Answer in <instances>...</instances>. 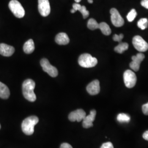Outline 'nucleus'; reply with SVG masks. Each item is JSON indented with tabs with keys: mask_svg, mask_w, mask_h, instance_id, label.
Returning a JSON list of instances; mask_svg holds the SVG:
<instances>
[{
	"mask_svg": "<svg viewBox=\"0 0 148 148\" xmlns=\"http://www.w3.org/2000/svg\"><path fill=\"white\" fill-rule=\"evenodd\" d=\"M138 27L142 30H145L148 27V20L147 18H142L138 21Z\"/></svg>",
	"mask_w": 148,
	"mask_h": 148,
	"instance_id": "4be33fe9",
	"label": "nucleus"
},
{
	"mask_svg": "<svg viewBox=\"0 0 148 148\" xmlns=\"http://www.w3.org/2000/svg\"><path fill=\"white\" fill-rule=\"evenodd\" d=\"M96 113L97 112L95 110H92L90 111V114L87 116H86L84 119L82 126L85 128H88L93 126V122L95 120Z\"/></svg>",
	"mask_w": 148,
	"mask_h": 148,
	"instance_id": "ddd939ff",
	"label": "nucleus"
},
{
	"mask_svg": "<svg viewBox=\"0 0 148 148\" xmlns=\"http://www.w3.org/2000/svg\"><path fill=\"white\" fill-rule=\"evenodd\" d=\"M145 58V56L143 53H138L136 56H134L132 57V61L130 64V66L134 71H138L140 68V65L141 62Z\"/></svg>",
	"mask_w": 148,
	"mask_h": 148,
	"instance_id": "9d476101",
	"label": "nucleus"
},
{
	"mask_svg": "<svg viewBox=\"0 0 148 148\" xmlns=\"http://www.w3.org/2000/svg\"><path fill=\"white\" fill-rule=\"evenodd\" d=\"M123 35L122 34H120V35L115 34L112 37L113 40L115 41H117V42H121L122 40L123 39Z\"/></svg>",
	"mask_w": 148,
	"mask_h": 148,
	"instance_id": "393cba45",
	"label": "nucleus"
},
{
	"mask_svg": "<svg viewBox=\"0 0 148 148\" xmlns=\"http://www.w3.org/2000/svg\"><path fill=\"white\" fill-rule=\"evenodd\" d=\"M55 41L59 45H66L70 41L68 35L65 32H60L57 35L55 38Z\"/></svg>",
	"mask_w": 148,
	"mask_h": 148,
	"instance_id": "2eb2a0df",
	"label": "nucleus"
},
{
	"mask_svg": "<svg viewBox=\"0 0 148 148\" xmlns=\"http://www.w3.org/2000/svg\"><path fill=\"white\" fill-rule=\"evenodd\" d=\"M15 52V49L12 46L5 43H0V54L5 57H10Z\"/></svg>",
	"mask_w": 148,
	"mask_h": 148,
	"instance_id": "4468645a",
	"label": "nucleus"
},
{
	"mask_svg": "<svg viewBox=\"0 0 148 148\" xmlns=\"http://www.w3.org/2000/svg\"><path fill=\"white\" fill-rule=\"evenodd\" d=\"M123 80L125 86L128 88H133L137 82L136 75L132 71L127 70L123 74Z\"/></svg>",
	"mask_w": 148,
	"mask_h": 148,
	"instance_id": "423d86ee",
	"label": "nucleus"
},
{
	"mask_svg": "<svg viewBox=\"0 0 148 148\" xmlns=\"http://www.w3.org/2000/svg\"><path fill=\"white\" fill-rule=\"evenodd\" d=\"M111 21L112 24L116 27H121L124 24V20L122 18L119 11L116 8H112L110 10Z\"/></svg>",
	"mask_w": 148,
	"mask_h": 148,
	"instance_id": "6e6552de",
	"label": "nucleus"
},
{
	"mask_svg": "<svg viewBox=\"0 0 148 148\" xmlns=\"http://www.w3.org/2000/svg\"><path fill=\"white\" fill-rule=\"evenodd\" d=\"M142 111L144 115H148V103L142 106Z\"/></svg>",
	"mask_w": 148,
	"mask_h": 148,
	"instance_id": "bb28decb",
	"label": "nucleus"
},
{
	"mask_svg": "<svg viewBox=\"0 0 148 148\" xmlns=\"http://www.w3.org/2000/svg\"><path fill=\"white\" fill-rule=\"evenodd\" d=\"M76 3H79V2L81 1V0H75Z\"/></svg>",
	"mask_w": 148,
	"mask_h": 148,
	"instance_id": "2f4dec72",
	"label": "nucleus"
},
{
	"mask_svg": "<svg viewBox=\"0 0 148 148\" xmlns=\"http://www.w3.org/2000/svg\"><path fill=\"white\" fill-rule=\"evenodd\" d=\"M38 9L43 16H47L51 12V7L48 0H38Z\"/></svg>",
	"mask_w": 148,
	"mask_h": 148,
	"instance_id": "1a4fd4ad",
	"label": "nucleus"
},
{
	"mask_svg": "<svg viewBox=\"0 0 148 148\" xmlns=\"http://www.w3.org/2000/svg\"><path fill=\"white\" fill-rule=\"evenodd\" d=\"M128 44L127 43L121 42L117 45L116 47L114 48L115 51L117 53L121 54L123 53L125 51L128 49Z\"/></svg>",
	"mask_w": 148,
	"mask_h": 148,
	"instance_id": "6ab92c4d",
	"label": "nucleus"
},
{
	"mask_svg": "<svg viewBox=\"0 0 148 148\" xmlns=\"http://www.w3.org/2000/svg\"><path fill=\"white\" fill-rule=\"evenodd\" d=\"M132 43L134 47L140 52H146L148 49V43L140 36L133 37Z\"/></svg>",
	"mask_w": 148,
	"mask_h": 148,
	"instance_id": "0eeeda50",
	"label": "nucleus"
},
{
	"mask_svg": "<svg viewBox=\"0 0 148 148\" xmlns=\"http://www.w3.org/2000/svg\"><path fill=\"white\" fill-rule=\"evenodd\" d=\"M78 62L81 66L90 68L95 66L98 63V60L96 58L93 57L90 54L85 53L79 56Z\"/></svg>",
	"mask_w": 148,
	"mask_h": 148,
	"instance_id": "7ed1b4c3",
	"label": "nucleus"
},
{
	"mask_svg": "<svg viewBox=\"0 0 148 148\" xmlns=\"http://www.w3.org/2000/svg\"><path fill=\"white\" fill-rule=\"evenodd\" d=\"M88 93L92 95H97L100 92V84L98 79H95L90 83L86 87Z\"/></svg>",
	"mask_w": 148,
	"mask_h": 148,
	"instance_id": "f8f14e48",
	"label": "nucleus"
},
{
	"mask_svg": "<svg viewBox=\"0 0 148 148\" xmlns=\"http://www.w3.org/2000/svg\"><path fill=\"white\" fill-rule=\"evenodd\" d=\"M143 138L144 139L148 141V130L143 133Z\"/></svg>",
	"mask_w": 148,
	"mask_h": 148,
	"instance_id": "c756f323",
	"label": "nucleus"
},
{
	"mask_svg": "<svg viewBox=\"0 0 148 148\" xmlns=\"http://www.w3.org/2000/svg\"><path fill=\"white\" fill-rule=\"evenodd\" d=\"M99 29L101 30V32L105 35L108 36L111 34V29L110 28L109 25L107 24L105 22H102L99 24Z\"/></svg>",
	"mask_w": 148,
	"mask_h": 148,
	"instance_id": "a211bd4d",
	"label": "nucleus"
},
{
	"mask_svg": "<svg viewBox=\"0 0 148 148\" xmlns=\"http://www.w3.org/2000/svg\"><path fill=\"white\" fill-rule=\"evenodd\" d=\"M79 11L81 13V14H82V16H83V18L84 19L87 18L90 15L89 11L87 10V9H86V8L85 5H81L80 7L79 10Z\"/></svg>",
	"mask_w": 148,
	"mask_h": 148,
	"instance_id": "b1692460",
	"label": "nucleus"
},
{
	"mask_svg": "<svg viewBox=\"0 0 148 148\" xmlns=\"http://www.w3.org/2000/svg\"><path fill=\"white\" fill-rule=\"evenodd\" d=\"M88 2L90 3H93V0H88Z\"/></svg>",
	"mask_w": 148,
	"mask_h": 148,
	"instance_id": "7c9ffc66",
	"label": "nucleus"
},
{
	"mask_svg": "<svg viewBox=\"0 0 148 148\" xmlns=\"http://www.w3.org/2000/svg\"><path fill=\"white\" fill-rule=\"evenodd\" d=\"M40 64L43 70L47 73L51 77H55L58 76V70L50 64L47 59H42L40 62Z\"/></svg>",
	"mask_w": 148,
	"mask_h": 148,
	"instance_id": "39448f33",
	"label": "nucleus"
},
{
	"mask_svg": "<svg viewBox=\"0 0 148 148\" xmlns=\"http://www.w3.org/2000/svg\"><path fill=\"white\" fill-rule=\"evenodd\" d=\"M60 148H73V147L68 143H64L61 144Z\"/></svg>",
	"mask_w": 148,
	"mask_h": 148,
	"instance_id": "cd10ccee",
	"label": "nucleus"
},
{
	"mask_svg": "<svg viewBox=\"0 0 148 148\" xmlns=\"http://www.w3.org/2000/svg\"><path fill=\"white\" fill-rule=\"evenodd\" d=\"M117 120L120 123H128L130 121L131 117L128 114L121 113L117 115Z\"/></svg>",
	"mask_w": 148,
	"mask_h": 148,
	"instance_id": "aec40b11",
	"label": "nucleus"
},
{
	"mask_svg": "<svg viewBox=\"0 0 148 148\" xmlns=\"http://www.w3.org/2000/svg\"><path fill=\"white\" fill-rule=\"evenodd\" d=\"M87 27L90 30H95V29H99V24L97 23V21H96L95 19L91 18V19H90L89 21H88Z\"/></svg>",
	"mask_w": 148,
	"mask_h": 148,
	"instance_id": "412c9836",
	"label": "nucleus"
},
{
	"mask_svg": "<svg viewBox=\"0 0 148 148\" xmlns=\"http://www.w3.org/2000/svg\"><path fill=\"white\" fill-rule=\"evenodd\" d=\"M24 52L27 54H31L35 50L34 42L32 39H30L24 43L23 46Z\"/></svg>",
	"mask_w": 148,
	"mask_h": 148,
	"instance_id": "f3484780",
	"label": "nucleus"
},
{
	"mask_svg": "<svg viewBox=\"0 0 148 148\" xmlns=\"http://www.w3.org/2000/svg\"><path fill=\"white\" fill-rule=\"evenodd\" d=\"M9 8L15 16L21 18L25 16V10L21 3L17 0H12L9 3Z\"/></svg>",
	"mask_w": 148,
	"mask_h": 148,
	"instance_id": "20e7f679",
	"label": "nucleus"
},
{
	"mask_svg": "<svg viewBox=\"0 0 148 148\" xmlns=\"http://www.w3.org/2000/svg\"><path fill=\"white\" fill-rule=\"evenodd\" d=\"M35 87V82L32 79L25 80L22 86L23 94L24 98L31 102L36 100V96L34 93Z\"/></svg>",
	"mask_w": 148,
	"mask_h": 148,
	"instance_id": "f257e3e1",
	"label": "nucleus"
},
{
	"mask_svg": "<svg viewBox=\"0 0 148 148\" xmlns=\"http://www.w3.org/2000/svg\"><path fill=\"white\" fill-rule=\"evenodd\" d=\"M101 148H114V146L111 142H106L103 143Z\"/></svg>",
	"mask_w": 148,
	"mask_h": 148,
	"instance_id": "a878e982",
	"label": "nucleus"
},
{
	"mask_svg": "<svg viewBox=\"0 0 148 148\" xmlns=\"http://www.w3.org/2000/svg\"><path fill=\"white\" fill-rule=\"evenodd\" d=\"M137 13L136 11L134 9H132L127 14V18L128 21L130 22L133 21L134 19L137 16Z\"/></svg>",
	"mask_w": 148,
	"mask_h": 148,
	"instance_id": "5701e85b",
	"label": "nucleus"
},
{
	"mask_svg": "<svg viewBox=\"0 0 148 148\" xmlns=\"http://www.w3.org/2000/svg\"><path fill=\"white\" fill-rule=\"evenodd\" d=\"M86 116V113L83 109H77L72 111L69 115V119L70 121H81Z\"/></svg>",
	"mask_w": 148,
	"mask_h": 148,
	"instance_id": "9b49d317",
	"label": "nucleus"
},
{
	"mask_svg": "<svg viewBox=\"0 0 148 148\" xmlns=\"http://www.w3.org/2000/svg\"><path fill=\"white\" fill-rule=\"evenodd\" d=\"M1 125H0V129H1Z\"/></svg>",
	"mask_w": 148,
	"mask_h": 148,
	"instance_id": "473e14b6",
	"label": "nucleus"
},
{
	"mask_svg": "<svg viewBox=\"0 0 148 148\" xmlns=\"http://www.w3.org/2000/svg\"><path fill=\"white\" fill-rule=\"evenodd\" d=\"M141 5L144 8L148 9V0H142L141 1Z\"/></svg>",
	"mask_w": 148,
	"mask_h": 148,
	"instance_id": "c85d7f7f",
	"label": "nucleus"
},
{
	"mask_svg": "<svg viewBox=\"0 0 148 148\" xmlns=\"http://www.w3.org/2000/svg\"><path fill=\"white\" fill-rule=\"evenodd\" d=\"M38 118L36 116H31L26 118L21 123V129L25 134L30 136L34 132V127L38 122Z\"/></svg>",
	"mask_w": 148,
	"mask_h": 148,
	"instance_id": "f03ea898",
	"label": "nucleus"
},
{
	"mask_svg": "<svg viewBox=\"0 0 148 148\" xmlns=\"http://www.w3.org/2000/svg\"><path fill=\"white\" fill-rule=\"evenodd\" d=\"M10 95V91L8 87L0 82V98L3 99H6L9 98Z\"/></svg>",
	"mask_w": 148,
	"mask_h": 148,
	"instance_id": "dca6fc26",
	"label": "nucleus"
}]
</instances>
